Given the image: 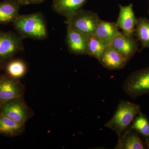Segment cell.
<instances>
[{
	"label": "cell",
	"instance_id": "1",
	"mask_svg": "<svg viewBox=\"0 0 149 149\" xmlns=\"http://www.w3.org/2000/svg\"><path fill=\"white\" fill-rule=\"evenodd\" d=\"M22 38L44 40L47 38V28L43 15L40 12L19 15L13 22Z\"/></svg>",
	"mask_w": 149,
	"mask_h": 149
},
{
	"label": "cell",
	"instance_id": "2",
	"mask_svg": "<svg viewBox=\"0 0 149 149\" xmlns=\"http://www.w3.org/2000/svg\"><path fill=\"white\" fill-rule=\"evenodd\" d=\"M140 111L141 107L139 105L121 100L114 114L105 123L104 126L114 131L118 137H120L129 127Z\"/></svg>",
	"mask_w": 149,
	"mask_h": 149
},
{
	"label": "cell",
	"instance_id": "3",
	"mask_svg": "<svg viewBox=\"0 0 149 149\" xmlns=\"http://www.w3.org/2000/svg\"><path fill=\"white\" fill-rule=\"evenodd\" d=\"M123 90L133 99L149 94V66L131 73L123 85Z\"/></svg>",
	"mask_w": 149,
	"mask_h": 149
},
{
	"label": "cell",
	"instance_id": "4",
	"mask_svg": "<svg viewBox=\"0 0 149 149\" xmlns=\"http://www.w3.org/2000/svg\"><path fill=\"white\" fill-rule=\"evenodd\" d=\"M100 20L95 13L80 9L72 17L66 19L65 23L83 34L91 36L94 34Z\"/></svg>",
	"mask_w": 149,
	"mask_h": 149
},
{
	"label": "cell",
	"instance_id": "5",
	"mask_svg": "<svg viewBox=\"0 0 149 149\" xmlns=\"http://www.w3.org/2000/svg\"><path fill=\"white\" fill-rule=\"evenodd\" d=\"M23 39L14 32L0 30V62L1 63L23 51Z\"/></svg>",
	"mask_w": 149,
	"mask_h": 149
},
{
	"label": "cell",
	"instance_id": "6",
	"mask_svg": "<svg viewBox=\"0 0 149 149\" xmlns=\"http://www.w3.org/2000/svg\"><path fill=\"white\" fill-rule=\"evenodd\" d=\"M89 37L67 25L65 42L70 52L77 55H88Z\"/></svg>",
	"mask_w": 149,
	"mask_h": 149
},
{
	"label": "cell",
	"instance_id": "7",
	"mask_svg": "<svg viewBox=\"0 0 149 149\" xmlns=\"http://www.w3.org/2000/svg\"><path fill=\"white\" fill-rule=\"evenodd\" d=\"M1 107L0 114L17 122L24 124L29 119V110L20 98L6 103Z\"/></svg>",
	"mask_w": 149,
	"mask_h": 149
},
{
	"label": "cell",
	"instance_id": "8",
	"mask_svg": "<svg viewBox=\"0 0 149 149\" xmlns=\"http://www.w3.org/2000/svg\"><path fill=\"white\" fill-rule=\"evenodd\" d=\"M23 88L16 79L10 77L0 79V107L11 101L21 98Z\"/></svg>",
	"mask_w": 149,
	"mask_h": 149
},
{
	"label": "cell",
	"instance_id": "9",
	"mask_svg": "<svg viewBox=\"0 0 149 149\" xmlns=\"http://www.w3.org/2000/svg\"><path fill=\"white\" fill-rule=\"evenodd\" d=\"M126 59L128 62L136 53L139 49L137 40L133 36H129L120 32L110 45Z\"/></svg>",
	"mask_w": 149,
	"mask_h": 149
},
{
	"label": "cell",
	"instance_id": "10",
	"mask_svg": "<svg viewBox=\"0 0 149 149\" xmlns=\"http://www.w3.org/2000/svg\"><path fill=\"white\" fill-rule=\"evenodd\" d=\"M119 13L116 24L122 33L129 36L135 33L137 19L135 16L132 4L126 6H119Z\"/></svg>",
	"mask_w": 149,
	"mask_h": 149
},
{
	"label": "cell",
	"instance_id": "11",
	"mask_svg": "<svg viewBox=\"0 0 149 149\" xmlns=\"http://www.w3.org/2000/svg\"><path fill=\"white\" fill-rule=\"evenodd\" d=\"M98 61L104 67L111 70L123 69L128 62L124 56L110 45L107 47Z\"/></svg>",
	"mask_w": 149,
	"mask_h": 149
},
{
	"label": "cell",
	"instance_id": "12",
	"mask_svg": "<svg viewBox=\"0 0 149 149\" xmlns=\"http://www.w3.org/2000/svg\"><path fill=\"white\" fill-rule=\"evenodd\" d=\"M87 0H52L55 12L69 19L80 9Z\"/></svg>",
	"mask_w": 149,
	"mask_h": 149
},
{
	"label": "cell",
	"instance_id": "13",
	"mask_svg": "<svg viewBox=\"0 0 149 149\" xmlns=\"http://www.w3.org/2000/svg\"><path fill=\"white\" fill-rule=\"evenodd\" d=\"M114 149H145L146 147L144 141L137 132L134 130H125L118 137Z\"/></svg>",
	"mask_w": 149,
	"mask_h": 149
},
{
	"label": "cell",
	"instance_id": "14",
	"mask_svg": "<svg viewBox=\"0 0 149 149\" xmlns=\"http://www.w3.org/2000/svg\"><path fill=\"white\" fill-rule=\"evenodd\" d=\"M116 23L101 19L93 35L108 45H110L115 37L120 32Z\"/></svg>",
	"mask_w": 149,
	"mask_h": 149
},
{
	"label": "cell",
	"instance_id": "15",
	"mask_svg": "<svg viewBox=\"0 0 149 149\" xmlns=\"http://www.w3.org/2000/svg\"><path fill=\"white\" fill-rule=\"evenodd\" d=\"M20 6L15 0L0 2V24L13 23L19 15Z\"/></svg>",
	"mask_w": 149,
	"mask_h": 149
},
{
	"label": "cell",
	"instance_id": "16",
	"mask_svg": "<svg viewBox=\"0 0 149 149\" xmlns=\"http://www.w3.org/2000/svg\"><path fill=\"white\" fill-rule=\"evenodd\" d=\"M24 128V124L0 114V134L8 136H17L23 132Z\"/></svg>",
	"mask_w": 149,
	"mask_h": 149
},
{
	"label": "cell",
	"instance_id": "17",
	"mask_svg": "<svg viewBox=\"0 0 149 149\" xmlns=\"http://www.w3.org/2000/svg\"><path fill=\"white\" fill-rule=\"evenodd\" d=\"M134 34L141 42L142 49L149 47V19L146 17L137 19Z\"/></svg>",
	"mask_w": 149,
	"mask_h": 149
},
{
	"label": "cell",
	"instance_id": "18",
	"mask_svg": "<svg viewBox=\"0 0 149 149\" xmlns=\"http://www.w3.org/2000/svg\"><path fill=\"white\" fill-rule=\"evenodd\" d=\"M126 130H134L145 138L149 136V120L146 115L140 111Z\"/></svg>",
	"mask_w": 149,
	"mask_h": 149
},
{
	"label": "cell",
	"instance_id": "19",
	"mask_svg": "<svg viewBox=\"0 0 149 149\" xmlns=\"http://www.w3.org/2000/svg\"><path fill=\"white\" fill-rule=\"evenodd\" d=\"M108 45L95 35H91L88 41V55L98 60Z\"/></svg>",
	"mask_w": 149,
	"mask_h": 149
},
{
	"label": "cell",
	"instance_id": "20",
	"mask_svg": "<svg viewBox=\"0 0 149 149\" xmlns=\"http://www.w3.org/2000/svg\"><path fill=\"white\" fill-rule=\"evenodd\" d=\"M6 71L10 77L18 79L23 77L27 71L25 63L20 60H14L8 63Z\"/></svg>",
	"mask_w": 149,
	"mask_h": 149
},
{
	"label": "cell",
	"instance_id": "21",
	"mask_svg": "<svg viewBox=\"0 0 149 149\" xmlns=\"http://www.w3.org/2000/svg\"><path fill=\"white\" fill-rule=\"evenodd\" d=\"M20 5H27L38 4L41 3L46 0H15Z\"/></svg>",
	"mask_w": 149,
	"mask_h": 149
},
{
	"label": "cell",
	"instance_id": "22",
	"mask_svg": "<svg viewBox=\"0 0 149 149\" xmlns=\"http://www.w3.org/2000/svg\"><path fill=\"white\" fill-rule=\"evenodd\" d=\"M144 141L146 149H149V136L147 138H145Z\"/></svg>",
	"mask_w": 149,
	"mask_h": 149
},
{
	"label": "cell",
	"instance_id": "23",
	"mask_svg": "<svg viewBox=\"0 0 149 149\" xmlns=\"http://www.w3.org/2000/svg\"><path fill=\"white\" fill-rule=\"evenodd\" d=\"M3 65H2V63L0 62V70H1L2 68Z\"/></svg>",
	"mask_w": 149,
	"mask_h": 149
},
{
	"label": "cell",
	"instance_id": "24",
	"mask_svg": "<svg viewBox=\"0 0 149 149\" xmlns=\"http://www.w3.org/2000/svg\"><path fill=\"white\" fill-rule=\"evenodd\" d=\"M1 77H0V79H1Z\"/></svg>",
	"mask_w": 149,
	"mask_h": 149
},
{
	"label": "cell",
	"instance_id": "25",
	"mask_svg": "<svg viewBox=\"0 0 149 149\" xmlns=\"http://www.w3.org/2000/svg\"></svg>",
	"mask_w": 149,
	"mask_h": 149
}]
</instances>
